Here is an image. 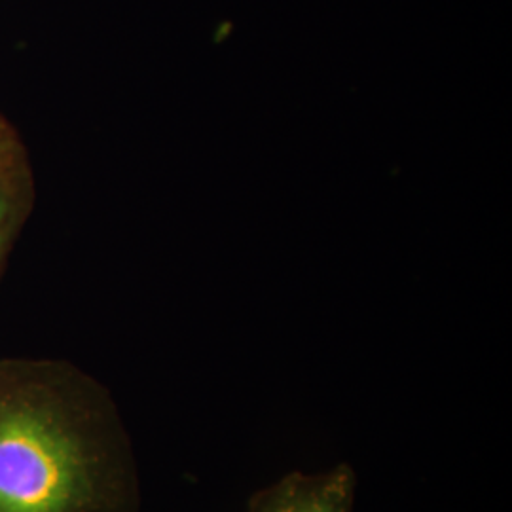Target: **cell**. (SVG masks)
<instances>
[{"label":"cell","instance_id":"obj_4","mask_svg":"<svg viewBox=\"0 0 512 512\" xmlns=\"http://www.w3.org/2000/svg\"><path fill=\"white\" fill-rule=\"evenodd\" d=\"M18 145H21V143H19L16 131L4 120V116L0 114V154L12 150V148L18 147Z\"/></svg>","mask_w":512,"mask_h":512},{"label":"cell","instance_id":"obj_2","mask_svg":"<svg viewBox=\"0 0 512 512\" xmlns=\"http://www.w3.org/2000/svg\"><path fill=\"white\" fill-rule=\"evenodd\" d=\"M357 473L349 463L306 475L293 471L256 490L245 512H353Z\"/></svg>","mask_w":512,"mask_h":512},{"label":"cell","instance_id":"obj_3","mask_svg":"<svg viewBox=\"0 0 512 512\" xmlns=\"http://www.w3.org/2000/svg\"><path fill=\"white\" fill-rule=\"evenodd\" d=\"M33 175L21 145L0 154V272L6 255L31 211Z\"/></svg>","mask_w":512,"mask_h":512},{"label":"cell","instance_id":"obj_1","mask_svg":"<svg viewBox=\"0 0 512 512\" xmlns=\"http://www.w3.org/2000/svg\"><path fill=\"white\" fill-rule=\"evenodd\" d=\"M0 512H141L118 404L78 366L0 359Z\"/></svg>","mask_w":512,"mask_h":512}]
</instances>
